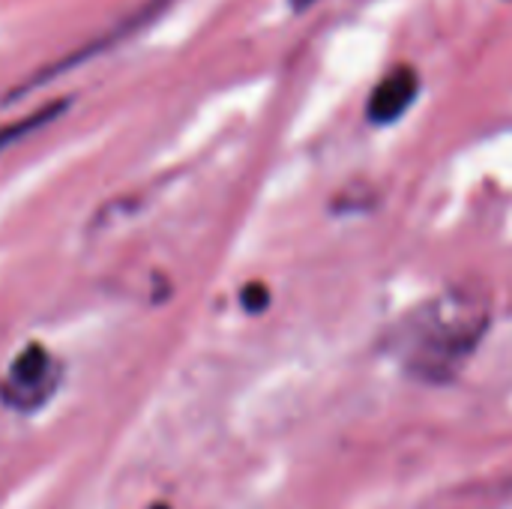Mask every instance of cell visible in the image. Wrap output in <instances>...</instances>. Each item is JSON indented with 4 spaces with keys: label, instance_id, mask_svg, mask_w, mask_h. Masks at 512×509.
<instances>
[{
    "label": "cell",
    "instance_id": "6da1fadb",
    "mask_svg": "<svg viewBox=\"0 0 512 509\" xmlns=\"http://www.w3.org/2000/svg\"><path fill=\"white\" fill-rule=\"evenodd\" d=\"M492 324L489 294L450 288L411 309L390 330V351L402 369L426 384H450L474 357Z\"/></svg>",
    "mask_w": 512,
    "mask_h": 509
},
{
    "label": "cell",
    "instance_id": "7a4b0ae2",
    "mask_svg": "<svg viewBox=\"0 0 512 509\" xmlns=\"http://www.w3.org/2000/svg\"><path fill=\"white\" fill-rule=\"evenodd\" d=\"M57 366L51 360V354L42 345H27L9 369V378L0 384V399L9 408L18 411H33L42 402H48V396L57 387Z\"/></svg>",
    "mask_w": 512,
    "mask_h": 509
},
{
    "label": "cell",
    "instance_id": "3957f363",
    "mask_svg": "<svg viewBox=\"0 0 512 509\" xmlns=\"http://www.w3.org/2000/svg\"><path fill=\"white\" fill-rule=\"evenodd\" d=\"M171 6V0H144L135 12H129L120 24H114V30L111 33H105V36H99L96 42H87V45H81L75 54H66L63 60H57V63H51L48 69H42V72H36V78L33 81H27L24 87H18L12 96H9V102L18 96V93H27V90H33V87H39L42 81H51V78H57L63 69H69V66H78V63H84V60H90V57H96V54H102V51H108L111 45H120L123 39H129V36H135L138 30H144L150 21H156L165 9Z\"/></svg>",
    "mask_w": 512,
    "mask_h": 509
},
{
    "label": "cell",
    "instance_id": "277c9868",
    "mask_svg": "<svg viewBox=\"0 0 512 509\" xmlns=\"http://www.w3.org/2000/svg\"><path fill=\"white\" fill-rule=\"evenodd\" d=\"M417 96H420V72L408 63L393 66L369 93L366 117L375 126H390L408 114V108L417 102Z\"/></svg>",
    "mask_w": 512,
    "mask_h": 509
},
{
    "label": "cell",
    "instance_id": "5b68a950",
    "mask_svg": "<svg viewBox=\"0 0 512 509\" xmlns=\"http://www.w3.org/2000/svg\"><path fill=\"white\" fill-rule=\"evenodd\" d=\"M66 105H69L66 99H57V102H48V105L36 108V111H33V114H27L24 120H15V123L0 126V150L12 147L15 141L27 138L30 132H36V129L48 126L57 114H63V111H66Z\"/></svg>",
    "mask_w": 512,
    "mask_h": 509
},
{
    "label": "cell",
    "instance_id": "8992f818",
    "mask_svg": "<svg viewBox=\"0 0 512 509\" xmlns=\"http://www.w3.org/2000/svg\"><path fill=\"white\" fill-rule=\"evenodd\" d=\"M240 303L249 315H261L267 306H270V288L261 285V282H249L243 291H240Z\"/></svg>",
    "mask_w": 512,
    "mask_h": 509
},
{
    "label": "cell",
    "instance_id": "52a82bcc",
    "mask_svg": "<svg viewBox=\"0 0 512 509\" xmlns=\"http://www.w3.org/2000/svg\"><path fill=\"white\" fill-rule=\"evenodd\" d=\"M312 3H315V0H291L294 9H306V6H312Z\"/></svg>",
    "mask_w": 512,
    "mask_h": 509
},
{
    "label": "cell",
    "instance_id": "ba28073f",
    "mask_svg": "<svg viewBox=\"0 0 512 509\" xmlns=\"http://www.w3.org/2000/svg\"><path fill=\"white\" fill-rule=\"evenodd\" d=\"M150 509H168L165 504H156V507H150Z\"/></svg>",
    "mask_w": 512,
    "mask_h": 509
}]
</instances>
